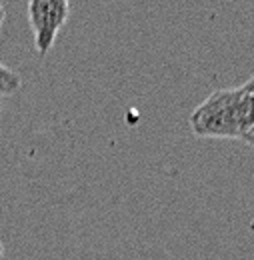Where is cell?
Here are the masks:
<instances>
[{
  "mask_svg": "<svg viewBox=\"0 0 254 260\" xmlns=\"http://www.w3.org/2000/svg\"><path fill=\"white\" fill-rule=\"evenodd\" d=\"M188 122L200 138L242 140L254 126V94L244 86L214 90L192 110Z\"/></svg>",
  "mask_w": 254,
  "mask_h": 260,
  "instance_id": "cell-1",
  "label": "cell"
},
{
  "mask_svg": "<svg viewBox=\"0 0 254 260\" xmlns=\"http://www.w3.org/2000/svg\"><path fill=\"white\" fill-rule=\"evenodd\" d=\"M70 4L66 0H30L28 22L34 34V46L38 56H46L54 46V40L68 22Z\"/></svg>",
  "mask_w": 254,
  "mask_h": 260,
  "instance_id": "cell-2",
  "label": "cell"
},
{
  "mask_svg": "<svg viewBox=\"0 0 254 260\" xmlns=\"http://www.w3.org/2000/svg\"><path fill=\"white\" fill-rule=\"evenodd\" d=\"M18 88H20V76L4 64H0V98L14 94Z\"/></svg>",
  "mask_w": 254,
  "mask_h": 260,
  "instance_id": "cell-3",
  "label": "cell"
},
{
  "mask_svg": "<svg viewBox=\"0 0 254 260\" xmlns=\"http://www.w3.org/2000/svg\"><path fill=\"white\" fill-rule=\"evenodd\" d=\"M242 142H246L248 146H252V148H254V126L250 128V132H248V134L242 138Z\"/></svg>",
  "mask_w": 254,
  "mask_h": 260,
  "instance_id": "cell-4",
  "label": "cell"
},
{
  "mask_svg": "<svg viewBox=\"0 0 254 260\" xmlns=\"http://www.w3.org/2000/svg\"><path fill=\"white\" fill-rule=\"evenodd\" d=\"M242 86H244V88H246L250 94H254V74L248 78V80H246V84H242Z\"/></svg>",
  "mask_w": 254,
  "mask_h": 260,
  "instance_id": "cell-5",
  "label": "cell"
},
{
  "mask_svg": "<svg viewBox=\"0 0 254 260\" xmlns=\"http://www.w3.org/2000/svg\"><path fill=\"white\" fill-rule=\"evenodd\" d=\"M2 22H4V6L0 4V28H2Z\"/></svg>",
  "mask_w": 254,
  "mask_h": 260,
  "instance_id": "cell-6",
  "label": "cell"
},
{
  "mask_svg": "<svg viewBox=\"0 0 254 260\" xmlns=\"http://www.w3.org/2000/svg\"><path fill=\"white\" fill-rule=\"evenodd\" d=\"M4 256V246H2V242H0V258Z\"/></svg>",
  "mask_w": 254,
  "mask_h": 260,
  "instance_id": "cell-7",
  "label": "cell"
},
{
  "mask_svg": "<svg viewBox=\"0 0 254 260\" xmlns=\"http://www.w3.org/2000/svg\"><path fill=\"white\" fill-rule=\"evenodd\" d=\"M0 104H2V98H0Z\"/></svg>",
  "mask_w": 254,
  "mask_h": 260,
  "instance_id": "cell-8",
  "label": "cell"
}]
</instances>
